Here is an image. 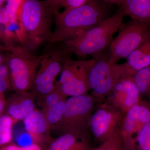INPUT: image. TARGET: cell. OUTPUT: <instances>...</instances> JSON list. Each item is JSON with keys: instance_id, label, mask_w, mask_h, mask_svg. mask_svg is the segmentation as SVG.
Here are the masks:
<instances>
[{"instance_id": "1", "label": "cell", "mask_w": 150, "mask_h": 150, "mask_svg": "<svg viewBox=\"0 0 150 150\" xmlns=\"http://www.w3.org/2000/svg\"><path fill=\"white\" fill-rule=\"evenodd\" d=\"M114 6L108 0H88L83 5L55 16V30L46 48L79 35L112 16Z\"/></svg>"}, {"instance_id": "2", "label": "cell", "mask_w": 150, "mask_h": 150, "mask_svg": "<svg viewBox=\"0 0 150 150\" xmlns=\"http://www.w3.org/2000/svg\"><path fill=\"white\" fill-rule=\"evenodd\" d=\"M18 18L26 33L22 46L27 51L33 54L40 46L48 43L53 34L51 29L55 16L46 1H22Z\"/></svg>"}, {"instance_id": "3", "label": "cell", "mask_w": 150, "mask_h": 150, "mask_svg": "<svg viewBox=\"0 0 150 150\" xmlns=\"http://www.w3.org/2000/svg\"><path fill=\"white\" fill-rule=\"evenodd\" d=\"M124 14L118 9L114 14L84 32L60 43V48L79 57L93 56L108 48L123 23Z\"/></svg>"}, {"instance_id": "4", "label": "cell", "mask_w": 150, "mask_h": 150, "mask_svg": "<svg viewBox=\"0 0 150 150\" xmlns=\"http://www.w3.org/2000/svg\"><path fill=\"white\" fill-rule=\"evenodd\" d=\"M102 102L92 95L70 97L66 100V108L62 120L52 130L60 136L86 134L91 115L97 106Z\"/></svg>"}, {"instance_id": "5", "label": "cell", "mask_w": 150, "mask_h": 150, "mask_svg": "<svg viewBox=\"0 0 150 150\" xmlns=\"http://www.w3.org/2000/svg\"><path fill=\"white\" fill-rule=\"evenodd\" d=\"M11 53L5 58L8 65L11 81L16 93L28 92L32 88L36 69L43 57L25 50L22 46L11 47Z\"/></svg>"}, {"instance_id": "6", "label": "cell", "mask_w": 150, "mask_h": 150, "mask_svg": "<svg viewBox=\"0 0 150 150\" xmlns=\"http://www.w3.org/2000/svg\"><path fill=\"white\" fill-rule=\"evenodd\" d=\"M92 58L94 63L88 74L90 89L93 96L103 101L122 76V67L111 63L108 48Z\"/></svg>"}, {"instance_id": "7", "label": "cell", "mask_w": 150, "mask_h": 150, "mask_svg": "<svg viewBox=\"0 0 150 150\" xmlns=\"http://www.w3.org/2000/svg\"><path fill=\"white\" fill-rule=\"evenodd\" d=\"M118 31L117 36L108 48L112 64L127 59L150 37V25L131 19L123 23Z\"/></svg>"}, {"instance_id": "8", "label": "cell", "mask_w": 150, "mask_h": 150, "mask_svg": "<svg viewBox=\"0 0 150 150\" xmlns=\"http://www.w3.org/2000/svg\"><path fill=\"white\" fill-rule=\"evenodd\" d=\"M68 54L59 46L45 49L31 89V93L39 102L56 87L55 79L61 72L64 59Z\"/></svg>"}, {"instance_id": "9", "label": "cell", "mask_w": 150, "mask_h": 150, "mask_svg": "<svg viewBox=\"0 0 150 150\" xmlns=\"http://www.w3.org/2000/svg\"><path fill=\"white\" fill-rule=\"evenodd\" d=\"M124 115L110 102L104 100L100 103L89 121L88 131L94 141L101 144L109 139L121 129Z\"/></svg>"}, {"instance_id": "10", "label": "cell", "mask_w": 150, "mask_h": 150, "mask_svg": "<svg viewBox=\"0 0 150 150\" xmlns=\"http://www.w3.org/2000/svg\"><path fill=\"white\" fill-rule=\"evenodd\" d=\"M150 121V102L141 100L124 115L120 131L125 150H131L132 140L145 124Z\"/></svg>"}, {"instance_id": "11", "label": "cell", "mask_w": 150, "mask_h": 150, "mask_svg": "<svg viewBox=\"0 0 150 150\" xmlns=\"http://www.w3.org/2000/svg\"><path fill=\"white\" fill-rule=\"evenodd\" d=\"M105 100L115 105L125 115L141 101V95L132 77L122 76Z\"/></svg>"}, {"instance_id": "12", "label": "cell", "mask_w": 150, "mask_h": 150, "mask_svg": "<svg viewBox=\"0 0 150 150\" xmlns=\"http://www.w3.org/2000/svg\"><path fill=\"white\" fill-rule=\"evenodd\" d=\"M23 121L25 129L30 136L33 144L40 145L46 150V145H49L51 142L46 136L50 129L44 114L35 109Z\"/></svg>"}, {"instance_id": "13", "label": "cell", "mask_w": 150, "mask_h": 150, "mask_svg": "<svg viewBox=\"0 0 150 150\" xmlns=\"http://www.w3.org/2000/svg\"><path fill=\"white\" fill-rule=\"evenodd\" d=\"M117 6L124 16L150 25V0H108Z\"/></svg>"}, {"instance_id": "14", "label": "cell", "mask_w": 150, "mask_h": 150, "mask_svg": "<svg viewBox=\"0 0 150 150\" xmlns=\"http://www.w3.org/2000/svg\"><path fill=\"white\" fill-rule=\"evenodd\" d=\"M122 76L132 77L137 71L150 66V37L121 64Z\"/></svg>"}, {"instance_id": "15", "label": "cell", "mask_w": 150, "mask_h": 150, "mask_svg": "<svg viewBox=\"0 0 150 150\" xmlns=\"http://www.w3.org/2000/svg\"><path fill=\"white\" fill-rule=\"evenodd\" d=\"M35 98L31 93H16L11 98L7 107V115L15 122L23 120L35 110Z\"/></svg>"}, {"instance_id": "16", "label": "cell", "mask_w": 150, "mask_h": 150, "mask_svg": "<svg viewBox=\"0 0 150 150\" xmlns=\"http://www.w3.org/2000/svg\"><path fill=\"white\" fill-rule=\"evenodd\" d=\"M93 148L87 135L65 134L51 142L46 150H90Z\"/></svg>"}, {"instance_id": "17", "label": "cell", "mask_w": 150, "mask_h": 150, "mask_svg": "<svg viewBox=\"0 0 150 150\" xmlns=\"http://www.w3.org/2000/svg\"><path fill=\"white\" fill-rule=\"evenodd\" d=\"M93 64L69 81L56 86L67 97L88 94L90 90L88 83V72Z\"/></svg>"}, {"instance_id": "18", "label": "cell", "mask_w": 150, "mask_h": 150, "mask_svg": "<svg viewBox=\"0 0 150 150\" xmlns=\"http://www.w3.org/2000/svg\"><path fill=\"white\" fill-rule=\"evenodd\" d=\"M67 99L61 100L42 112L46 118L50 129H53L62 120L65 111Z\"/></svg>"}, {"instance_id": "19", "label": "cell", "mask_w": 150, "mask_h": 150, "mask_svg": "<svg viewBox=\"0 0 150 150\" xmlns=\"http://www.w3.org/2000/svg\"><path fill=\"white\" fill-rule=\"evenodd\" d=\"M131 150H150V121L145 124L134 136Z\"/></svg>"}, {"instance_id": "20", "label": "cell", "mask_w": 150, "mask_h": 150, "mask_svg": "<svg viewBox=\"0 0 150 150\" xmlns=\"http://www.w3.org/2000/svg\"><path fill=\"white\" fill-rule=\"evenodd\" d=\"M88 1V0H47L46 1L54 12V16H56L60 13L62 8L64 9V11L59 14L66 13L83 5Z\"/></svg>"}, {"instance_id": "21", "label": "cell", "mask_w": 150, "mask_h": 150, "mask_svg": "<svg viewBox=\"0 0 150 150\" xmlns=\"http://www.w3.org/2000/svg\"><path fill=\"white\" fill-rule=\"evenodd\" d=\"M150 74V66L139 70L132 77L140 95L148 97Z\"/></svg>"}, {"instance_id": "22", "label": "cell", "mask_w": 150, "mask_h": 150, "mask_svg": "<svg viewBox=\"0 0 150 150\" xmlns=\"http://www.w3.org/2000/svg\"><path fill=\"white\" fill-rule=\"evenodd\" d=\"M14 123L13 119L8 115L0 117V146H5L11 142Z\"/></svg>"}, {"instance_id": "23", "label": "cell", "mask_w": 150, "mask_h": 150, "mask_svg": "<svg viewBox=\"0 0 150 150\" xmlns=\"http://www.w3.org/2000/svg\"><path fill=\"white\" fill-rule=\"evenodd\" d=\"M124 150L125 149L124 142L120 130L106 142L100 145L97 147L92 148L90 150Z\"/></svg>"}, {"instance_id": "24", "label": "cell", "mask_w": 150, "mask_h": 150, "mask_svg": "<svg viewBox=\"0 0 150 150\" xmlns=\"http://www.w3.org/2000/svg\"><path fill=\"white\" fill-rule=\"evenodd\" d=\"M67 99V97L64 95L61 91L56 86L54 90L47 94L40 100L42 106L41 111L44 112L61 100Z\"/></svg>"}, {"instance_id": "25", "label": "cell", "mask_w": 150, "mask_h": 150, "mask_svg": "<svg viewBox=\"0 0 150 150\" xmlns=\"http://www.w3.org/2000/svg\"><path fill=\"white\" fill-rule=\"evenodd\" d=\"M22 1H6L5 9L8 15L9 23H14L18 18L19 9Z\"/></svg>"}, {"instance_id": "26", "label": "cell", "mask_w": 150, "mask_h": 150, "mask_svg": "<svg viewBox=\"0 0 150 150\" xmlns=\"http://www.w3.org/2000/svg\"><path fill=\"white\" fill-rule=\"evenodd\" d=\"M0 150H46L42 146L36 144L28 145L25 146H18L15 144H10L3 146Z\"/></svg>"}, {"instance_id": "27", "label": "cell", "mask_w": 150, "mask_h": 150, "mask_svg": "<svg viewBox=\"0 0 150 150\" xmlns=\"http://www.w3.org/2000/svg\"><path fill=\"white\" fill-rule=\"evenodd\" d=\"M9 73L8 65L4 59V62L0 65V82L9 79Z\"/></svg>"}, {"instance_id": "28", "label": "cell", "mask_w": 150, "mask_h": 150, "mask_svg": "<svg viewBox=\"0 0 150 150\" xmlns=\"http://www.w3.org/2000/svg\"><path fill=\"white\" fill-rule=\"evenodd\" d=\"M9 20L5 8L0 6V24H8Z\"/></svg>"}, {"instance_id": "29", "label": "cell", "mask_w": 150, "mask_h": 150, "mask_svg": "<svg viewBox=\"0 0 150 150\" xmlns=\"http://www.w3.org/2000/svg\"><path fill=\"white\" fill-rule=\"evenodd\" d=\"M11 47H5L0 46V65L4 61L5 58L3 55V51L10 49Z\"/></svg>"}, {"instance_id": "30", "label": "cell", "mask_w": 150, "mask_h": 150, "mask_svg": "<svg viewBox=\"0 0 150 150\" xmlns=\"http://www.w3.org/2000/svg\"><path fill=\"white\" fill-rule=\"evenodd\" d=\"M5 106V101L3 98V94H0V117L3 112Z\"/></svg>"}, {"instance_id": "31", "label": "cell", "mask_w": 150, "mask_h": 150, "mask_svg": "<svg viewBox=\"0 0 150 150\" xmlns=\"http://www.w3.org/2000/svg\"><path fill=\"white\" fill-rule=\"evenodd\" d=\"M6 1L5 0H0V6H3L4 4L6 2Z\"/></svg>"}, {"instance_id": "32", "label": "cell", "mask_w": 150, "mask_h": 150, "mask_svg": "<svg viewBox=\"0 0 150 150\" xmlns=\"http://www.w3.org/2000/svg\"><path fill=\"white\" fill-rule=\"evenodd\" d=\"M148 97L150 98V74L149 76V94H148Z\"/></svg>"}, {"instance_id": "33", "label": "cell", "mask_w": 150, "mask_h": 150, "mask_svg": "<svg viewBox=\"0 0 150 150\" xmlns=\"http://www.w3.org/2000/svg\"></svg>"}]
</instances>
